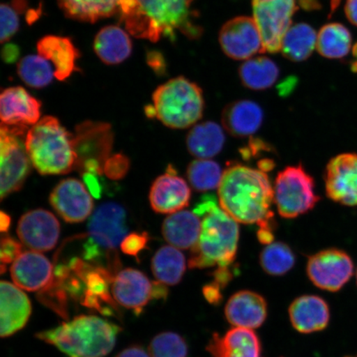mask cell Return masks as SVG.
Returning <instances> with one entry per match:
<instances>
[{
	"mask_svg": "<svg viewBox=\"0 0 357 357\" xmlns=\"http://www.w3.org/2000/svg\"><path fill=\"white\" fill-rule=\"evenodd\" d=\"M207 351L213 357H261V342L252 329L236 327L223 336L213 334Z\"/></svg>",
	"mask_w": 357,
	"mask_h": 357,
	"instance_id": "cell-24",
	"label": "cell"
},
{
	"mask_svg": "<svg viewBox=\"0 0 357 357\" xmlns=\"http://www.w3.org/2000/svg\"><path fill=\"white\" fill-rule=\"evenodd\" d=\"M128 233L127 213L117 203L107 202L93 212L88 223L89 239L84 245V255L97 261L107 252L109 257V270L116 274L119 259L116 249Z\"/></svg>",
	"mask_w": 357,
	"mask_h": 357,
	"instance_id": "cell-7",
	"label": "cell"
},
{
	"mask_svg": "<svg viewBox=\"0 0 357 357\" xmlns=\"http://www.w3.org/2000/svg\"><path fill=\"white\" fill-rule=\"evenodd\" d=\"M0 16H1V42H7L15 35L20 28V19L15 8L3 3L0 7Z\"/></svg>",
	"mask_w": 357,
	"mask_h": 357,
	"instance_id": "cell-40",
	"label": "cell"
},
{
	"mask_svg": "<svg viewBox=\"0 0 357 357\" xmlns=\"http://www.w3.org/2000/svg\"><path fill=\"white\" fill-rule=\"evenodd\" d=\"M223 52L234 60H248L265 52L262 38L253 17H236L227 22L220 32Z\"/></svg>",
	"mask_w": 357,
	"mask_h": 357,
	"instance_id": "cell-14",
	"label": "cell"
},
{
	"mask_svg": "<svg viewBox=\"0 0 357 357\" xmlns=\"http://www.w3.org/2000/svg\"><path fill=\"white\" fill-rule=\"evenodd\" d=\"M218 195V204L234 220L257 223L259 231L273 233L274 190L265 172L234 165L223 172Z\"/></svg>",
	"mask_w": 357,
	"mask_h": 357,
	"instance_id": "cell-1",
	"label": "cell"
},
{
	"mask_svg": "<svg viewBox=\"0 0 357 357\" xmlns=\"http://www.w3.org/2000/svg\"><path fill=\"white\" fill-rule=\"evenodd\" d=\"M194 0H120V19L128 32L137 38L158 42L176 38V31L190 39L203 33L190 10Z\"/></svg>",
	"mask_w": 357,
	"mask_h": 357,
	"instance_id": "cell-2",
	"label": "cell"
},
{
	"mask_svg": "<svg viewBox=\"0 0 357 357\" xmlns=\"http://www.w3.org/2000/svg\"><path fill=\"white\" fill-rule=\"evenodd\" d=\"M93 48L105 64L117 65L131 55L132 43L128 34L120 26H107L97 34Z\"/></svg>",
	"mask_w": 357,
	"mask_h": 357,
	"instance_id": "cell-30",
	"label": "cell"
},
{
	"mask_svg": "<svg viewBox=\"0 0 357 357\" xmlns=\"http://www.w3.org/2000/svg\"><path fill=\"white\" fill-rule=\"evenodd\" d=\"M289 315L294 328L305 334L323 331L330 322L328 303L311 294L296 298L289 306Z\"/></svg>",
	"mask_w": 357,
	"mask_h": 357,
	"instance_id": "cell-25",
	"label": "cell"
},
{
	"mask_svg": "<svg viewBox=\"0 0 357 357\" xmlns=\"http://www.w3.org/2000/svg\"><path fill=\"white\" fill-rule=\"evenodd\" d=\"M222 174L221 167L211 159H197L190 162L186 176L192 188L208 192L218 188Z\"/></svg>",
	"mask_w": 357,
	"mask_h": 357,
	"instance_id": "cell-36",
	"label": "cell"
},
{
	"mask_svg": "<svg viewBox=\"0 0 357 357\" xmlns=\"http://www.w3.org/2000/svg\"><path fill=\"white\" fill-rule=\"evenodd\" d=\"M260 264L268 275L281 276L291 271L296 264V256L287 244L273 242L262 250Z\"/></svg>",
	"mask_w": 357,
	"mask_h": 357,
	"instance_id": "cell-38",
	"label": "cell"
},
{
	"mask_svg": "<svg viewBox=\"0 0 357 357\" xmlns=\"http://www.w3.org/2000/svg\"><path fill=\"white\" fill-rule=\"evenodd\" d=\"M356 284H357V271H356Z\"/></svg>",
	"mask_w": 357,
	"mask_h": 357,
	"instance_id": "cell-52",
	"label": "cell"
},
{
	"mask_svg": "<svg viewBox=\"0 0 357 357\" xmlns=\"http://www.w3.org/2000/svg\"><path fill=\"white\" fill-rule=\"evenodd\" d=\"M41 109L42 102L20 86L4 89L0 96V118L8 126H33L41 117Z\"/></svg>",
	"mask_w": 357,
	"mask_h": 357,
	"instance_id": "cell-21",
	"label": "cell"
},
{
	"mask_svg": "<svg viewBox=\"0 0 357 357\" xmlns=\"http://www.w3.org/2000/svg\"><path fill=\"white\" fill-rule=\"evenodd\" d=\"M346 357H357V356H346Z\"/></svg>",
	"mask_w": 357,
	"mask_h": 357,
	"instance_id": "cell-53",
	"label": "cell"
},
{
	"mask_svg": "<svg viewBox=\"0 0 357 357\" xmlns=\"http://www.w3.org/2000/svg\"><path fill=\"white\" fill-rule=\"evenodd\" d=\"M129 160L123 154H116L106 160L104 172L111 180H121L128 172Z\"/></svg>",
	"mask_w": 357,
	"mask_h": 357,
	"instance_id": "cell-41",
	"label": "cell"
},
{
	"mask_svg": "<svg viewBox=\"0 0 357 357\" xmlns=\"http://www.w3.org/2000/svg\"><path fill=\"white\" fill-rule=\"evenodd\" d=\"M11 223V218L8 215L7 213L2 211L0 213V229L3 233H6L8 231V229H10Z\"/></svg>",
	"mask_w": 357,
	"mask_h": 357,
	"instance_id": "cell-49",
	"label": "cell"
},
{
	"mask_svg": "<svg viewBox=\"0 0 357 357\" xmlns=\"http://www.w3.org/2000/svg\"><path fill=\"white\" fill-rule=\"evenodd\" d=\"M268 314L266 298L251 290H241L227 302L225 316L236 328L254 329L265 323Z\"/></svg>",
	"mask_w": 357,
	"mask_h": 357,
	"instance_id": "cell-23",
	"label": "cell"
},
{
	"mask_svg": "<svg viewBox=\"0 0 357 357\" xmlns=\"http://www.w3.org/2000/svg\"><path fill=\"white\" fill-rule=\"evenodd\" d=\"M21 242L33 251H51L60 238L61 226L54 214L38 208L26 213L17 223Z\"/></svg>",
	"mask_w": 357,
	"mask_h": 357,
	"instance_id": "cell-16",
	"label": "cell"
},
{
	"mask_svg": "<svg viewBox=\"0 0 357 357\" xmlns=\"http://www.w3.org/2000/svg\"><path fill=\"white\" fill-rule=\"evenodd\" d=\"M112 296L120 306L140 315L151 301L166 300L168 289L159 281H151L142 271L128 268L117 272L111 284Z\"/></svg>",
	"mask_w": 357,
	"mask_h": 357,
	"instance_id": "cell-10",
	"label": "cell"
},
{
	"mask_svg": "<svg viewBox=\"0 0 357 357\" xmlns=\"http://www.w3.org/2000/svg\"><path fill=\"white\" fill-rule=\"evenodd\" d=\"M238 73L243 86L253 91H264L271 88L280 75L278 65L265 56L245 61L240 66Z\"/></svg>",
	"mask_w": 357,
	"mask_h": 357,
	"instance_id": "cell-34",
	"label": "cell"
},
{
	"mask_svg": "<svg viewBox=\"0 0 357 357\" xmlns=\"http://www.w3.org/2000/svg\"><path fill=\"white\" fill-rule=\"evenodd\" d=\"M70 270L82 278L84 284L82 305L96 310L102 314L112 316L118 312L109 287L114 274L106 267L93 266L80 258H73L68 264Z\"/></svg>",
	"mask_w": 357,
	"mask_h": 357,
	"instance_id": "cell-12",
	"label": "cell"
},
{
	"mask_svg": "<svg viewBox=\"0 0 357 357\" xmlns=\"http://www.w3.org/2000/svg\"><path fill=\"white\" fill-rule=\"evenodd\" d=\"M354 264L347 253L337 248L324 250L310 257L307 274L311 282L321 289L337 292L354 275Z\"/></svg>",
	"mask_w": 357,
	"mask_h": 357,
	"instance_id": "cell-13",
	"label": "cell"
},
{
	"mask_svg": "<svg viewBox=\"0 0 357 357\" xmlns=\"http://www.w3.org/2000/svg\"><path fill=\"white\" fill-rule=\"evenodd\" d=\"M345 13L348 20L357 26V0H347Z\"/></svg>",
	"mask_w": 357,
	"mask_h": 357,
	"instance_id": "cell-47",
	"label": "cell"
},
{
	"mask_svg": "<svg viewBox=\"0 0 357 357\" xmlns=\"http://www.w3.org/2000/svg\"><path fill=\"white\" fill-rule=\"evenodd\" d=\"M22 245L10 236H3L1 239V249H0V258L3 265L13 262L21 254Z\"/></svg>",
	"mask_w": 357,
	"mask_h": 357,
	"instance_id": "cell-43",
	"label": "cell"
},
{
	"mask_svg": "<svg viewBox=\"0 0 357 357\" xmlns=\"http://www.w3.org/2000/svg\"><path fill=\"white\" fill-rule=\"evenodd\" d=\"M155 118L167 127L184 129L202 118L204 100L202 89L185 77L169 79L153 93Z\"/></svg>",
	"mask_w": 357,
	"mask_h": 357,
	"instance_id": "cell-6",
	"label": "cell"
},
{
	"mask_svg": "<svg viewBox=\"0 0 357 357\" xmlns=\"http://www.w3.org/2000/svg\"><path fill=\"white\" fill-rule=\"evenodd\" d=\"M191 190L188 183L178 176L173 167L155 178L151 187L149 200L155 213L172 214L188 206Z\"/></svg>",
	"mask_w": 357,
	"mask_h": 357,
	"instance_id": "cell-18",
	"label": "cell"
},
{
	"mask_svg": "<svg viewBox=\"0 0 357 357\" xmlns=\"http://www.w3.org/2000/svg\"><path fill=\"white\" fill-rule=\"evenodd\" d=\"M315 30L306 24L291 25L281 43L280 52L292 61H303L309 58L317 46Z\"/></svg>",
	"mask_w": 357,
	"mask_h": 357,
	"instance_id": "cell-32",
	"label": "cell"
},
{
	"mask_svg": "<svg viewBox=\"0 0 357 357\" xmlns=\"http://www.w3.org/2000/svg\"><path fill=\"white\" fill-rule=\"evenodd\" d=\"M354 61L351 62V70H354V73H357V43L354 48Z\"/></svg>",
	"mask_w": 357,
	"mask_h": 357,
	"instance_id": "cell-51",
	"label": "cell"
},
{
	"mask_svg": "<svg viewBox=\"0 0 357 357\" xmlns=\"http://www.w3.org/2000/svg\"><path fill=\"white\" fill-rule=\"evenodd\" d=\"M263 111L257 102L248 100H236L222 111V123L227 132L236 137L252 135L261 128Z\"/></svg>",
	"mask_w": 357,
	"mask_h": 357,
	"instance_id": "cell-26",
	"label": "cell"
},
{
	"mask_svg": "<svg viewBox=\"0 0 357 357\" xmlns=\"http://www.w3.org/2000/svg\"><path fill=\"white\" fill-rule=\"evenodd\" d=\"M301 6L307 10H317L319 8L318 0H300Z\"/></svg>",
	"mask_w": 357,
	"mask_h": 357,
	"instance_id": "cell-50",
	"label": "cell"
},
{
	"mask_svg": "<svg viewBox=\"0 0 357 357\" xmlns=\"http://www.w3.org/2000/svg\"><path fill=\"white\" fill-rule=\"evenodd\" d=\"M120 331L119 326L99 317L80 315L37 337L68 357H104L113 350Z\"/></svg>",
	"mask_w": 357,
	"mask_h": 357,
	"instance_id": "cell-4",
	"label": "cell"
},
{
	"mask_svg": "<svg viewBox=\"0 0 357 357\" xmlns=\"http://www.w3.org/2000/svg\"><path fill=\"white\" fill-rule=\"evenodd\" d=\"M25 146L41 175H65L77 167L74 136L52 116L40 119L29 129Z\"/></svg>",
	"mask_w": 357,
	"mask_h": 357,
	"instance_id": "cell-5",
	"label": "cell"
},
{
	"mask_svg": "<svg viewBox=\"0 0 357 357\" xmlns=\"http://www.w3.org/2000/svg\"><path fill=\"white\" fill-rule=\"evenodd\" d=\"M149 241V236L146 233H132L127 235L120 248L123 253L138 259L139 253L146 249Z\"/></svg>",
	"mask_w": 357,
	"mask_h": 357,
	"instance_id": "cell-42",
	"label": "cell"
},
{
	"mask_svg": "<svg viewBox=\"0 0 357 357\" xmlns=\"http://www.w3.org/2000/svg\"><path fill=\"white\" fill-rule=\"evenodd\" d=\"M326 193L335 202L357 205V155L343 153L330 160L325 172Z\"/></svg>",
	"mask_w": 357,
	"mask_h": 357,
	"instance_id": "cell-15",
	"label": "cell"
},
{
	"mask_svg": "<svg viewBox=\"0 0 357 357\" xmlns=\"http://www.w3.org/2000/svg\"><path fill=\"white\" fill-rule=\"evenodd\" d=\"M317 50L328 59L346 56L351 47V36L346 26L329 24L323 26L317 38Z\"/></svg>",
	"mask_w": 357,
	"mask_h": 357,
	"instance_id": "cell-35",
	"label": "cell"
},
{
	"mask_svg": "<svg viewBox=\"0 0 357 357\" xmlns=\"http://www.w3.org/2000/svg\"><path fill=\"white\" fill-rule=\"evenodd\" d=\"M28 127L8 126L1 123L0 129V159H1V199L20 190L28 178L31 160L22 139Z\"/></svg>",
	"mask_w": 357,
	"mask_h": 357,
	"instance_id": "cell-9",
	"label": "cell"
},
{
	"mask_svg": "<svg viewBox=\"0 0 357 357\" xmlns=\"http://www.w3.org/2000/svg\"><path fill=\"white\" fill-rule=\"evenodd\" d=\"M110 129V125L102 123L86 122L79 125L74 136L77 168L89 160H96L105 167L113 146Z\"/></svg>",
	"mask_w": 357,
	"mask_h": 357,
	"instance_id": "cell-19",
	"label": "cell"
},
{
	"mask_svg": "<svg viewBox=\"0 0 357 357\" xmlns=\"http://www.w3.org/2000/svg\"><path fill=\"white\" fill-rule=\"evenodd\" d=\"M3 60L10 63L15 61L20 56V50L15 45L8 44L3 49Z\"/></svg>",
	"mask_w": 357,
	"mask_h": 357,
	"instance_id": "cell-48",
	"label": "cell"
},
{
	"mask_svg": "<svg viewBox=\"0 0 357 357\" xmlns=\"http://www.w3.org/2000/svg\"><path fill=\"white\" fill-rule=\"evenodd\" d=\"M252 8L265 52H280L284 36L297 10L296 0H252Z\"/></svg>",
	"mask_w": 357,
	"mask_h": 357,
	"instance_id": "cell-11",
	"label": "cell"
},
{
	"mask_svg": "<svg viewBox=\"0 0 357 357\" xmlns=\"http://www.w3.org/2000/svg\"><path fill=\"white\" fill-rule=\"evenodd\" d=\"M225 144L222 128L216 123L207 121L195 125L186 137L189 153L197 159H211Z\"/></svg>",
	"mask_w": 357,
	"mask_h": 357,
	"instance_id": "cell-29",
	"label": "cell"
},
{
	"mask_svg": "<svg viewBox=\"0 0 357 357\" xmlns=\"http://www.w3.org/2000/svg\"><path fill=\"white\" fill-rule=\"evenodd\" d=\"M58 3L70 19L95 22L119 12L120 0H58Z\"/></svg>",
	"mask_w": 357,
	"mask_h": 357,
	"instance_id": "cell-33",
	"label": "cell"
},
{
	"mask_svg": "<svg viewBox=\"0 0 357 357\" xmlns=\"http://www.w3.org/2000/svg\"><path fill=\"white\" fill-rule=\"evenodd\" d=\"M32 305L26 294L16 284L0 283V336L8 337L28 323Z\"/></svg>",
	"mask_w": 357,
	"mask_h": 357,
	"instance_id": "cell-22",
	"label": "cell"
},
{
	"mask_svg": "<svg viewBox=\"0 0 357 357\" xmlns=\"http://www.w3.org/2000/svg\"><path fill=\"white\" fill-rule=\"evenodd\" d=\"M100 176L95 173L86 172L82 173L84 184H86L89 193L96 199H100L102 193V185Z\"/></svg>",
	"mask_w": 357,
	"mask_h": 357,
	"instance_id": "cell-44",
	"label": "cell"
},
{
	"mask_svg": "<svg viewBox=\"0 0 357 357\" xmlns=\"http://www.w3.org/2000/svg\"><path fill=\"white\" fill-rule=\"evenodd\" d=\"M186 266L184 254L173 245L160 248L151 261L155 278L166 285L180 283L185 273Z\"/></svg>",
	"mask_w": 357,
	"mask_h": 357,
	"instance_id": "cell-31",
	"label": "cell"
},
{
	"mask_svg": "<svg viewBox=\"0 0 357 357\" xmlns=\"http://www.w3.org/2000/svg\"><path fill=\"white\" fill-rule=\"evenodd\" d=\"M201 230L200 218L194 211H183L169 214L162 225L165 240L178 249H193Z\"/></svg>",
	"mask_w": 357,
	"mask_h": 357,
	"instance_id": "cell-28",
	"label": "cell"
},
{
	"mask_svg": "<svg viewBox=\"0 0 357 357\" xmlns=\"http://www.w3.org/2000/svg\"><path fill=\"white\" fill-rule=\"evenodd\" d=\"M115 357H151L150 354L140 346H131L121 352Z\"/></svg>",
	"mask_w": 357,
	"mask_h": 357,
	"instance_id": "cell-46",
	"label": "cell"
},
{
	"mask_svg": "<svg viewBox=\"0 0 357 357\" xmlns=\"http://www.w3.org/2000/svg\"><path fill=\"white\" fill-rule=\"evenodd\" d=\"M188 351L184 337L172 332L156 335L149 345L151 357H187Z\"/></svg>",
	"mask_w": 357,
	"mask_h": 357,
	"instance_id": "cell-39",
	"label": "cell"
},
{
	"mask_svg": "<svg viewBox=\"0 0 357 357\" xmlns=\"http://www.w3.org/2000/svg\"><path fill=\"white\" fill-rule=\"evenodd\" d=\"M17 74L26 84L37 89L47 86L55 77L51 62L40 55L22 58L17 65Z\"/></svg>",
	"mask_w": 357,
	"mask_h": 357,
	"instance_id": "cell-37",
	"label": "cell"
},
{
	"mask_svg": "<svg viewBox=\"0 0 357 357\" xmlns=\"http://www.w3.org/2000/svg\"><path fill=\"white\" fill-rule=\"evenodd\" d=\"M37 48L38 55L51 62L58 80L69 78L77 68L79 52L69 38L47 36L40 40Z\"/></svg>",
	"mask_w": 357,
	"mask_h": 357,
	"instance_id": "cell-27",
	"label": "cell"
},
{
	"mask_svg": "<svg viewBox=\"0 0 357 357\" xmlns=\"http://www.w3.org/2000/svg\"><path fill=\"white\" fill-rule=\"evenodd\" d=\"M194 212L200 218L201 230L197 244L191 249L189 267H231L238 252V222L211 195L201 199Z\"/></svg>",
	"mask_w": 357,
	"mask_h": 357,
	"instance_id": "cell-3",
	"label": "cell"
},
{
	"mask_svg": "<svg viewBox=\"0 0 357 357\" xmlns=\"http://www.w3.org/2000/svg\"><path fill=\"white\" fill-rule=\"evenodd\" d=\"M10 273L17 287L30 292L42 291L54 279V269L50 261L35 251L22 252L13 262Z\"/></svg>",
	"mask_w": 357,
	"mask_h": 357,
	"instance_id": "cell-20",
	"label": "cell"
},
{
	"mask_svg": "<svg viewBox=\"0 0 357 357\" xmlns=\"http://www.w3.org/2000/svg\"><path fill=\"white\" fill-rule=\"evenodd\" d=\"M222 289L213 281V282L204 285L203 289L204 296L211 305H220L222 301Z\"/></svg>",
	"mask_w": 357,
	"mask_h": 357,
	"instance_id": "cell-45",
	"label": "cell"
},
{
	"mask_svg": "<svg viewBox=\"0 0 357 357\" xmlns=\"http://www.w3.org/2000/svg\"><path fill=\"white\" fill-rule=\"evenodd\" d=\"M50 203L61 218L70 223L86 220L93 208L92 195L82 181L74 178L61 181L53 189Z\"/></svg>",
	"mask_w": 357,
	"mask_h": 357,
	"instance_id": "cell-17",
	"label": "cell"
},
{
	"mask_svg": "<svg viewBox=\"0 0 357 357\" xmlns=\"http://www.w3.org/2000/svg\"><path fill=\"white\" fill-rule=\"evenodd\" d=\"M314 189V178L301 165L281 171L273 187L274 203L280 215L294 218L312 211L320 199Z\"/></svg>",
	"mask_w": 357,
	"mask_h": 357,
	"instance_id": "cell-8",
	"label": "cell"
}]
</instances>
